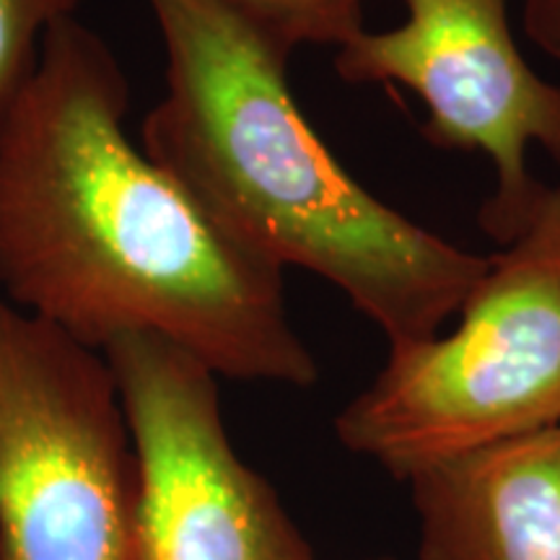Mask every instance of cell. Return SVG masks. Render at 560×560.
<instances>
[{
  "instance_id": "6da1fadb",
  "label": "cell",
  "mask_w": 560,
  "mask_h": 560,
  "mask_svg": "<svg viewBox=\"0 0 560 560\" xmlns=\"http://www.w3.org/2000/svg\"><path fill=\"white\" fill-rule=\"evenodd\" d=\"M128 112L109 42L55 24L0 132V296L96 350L153 335L215 376L314 387L283 270L132 143Z\"/></svg>"
},
{
  "instance_id": "7a4b0ae2",
  "label": "cell",
  "mask_w": 560,
  "mask_h": 560,
  "mask_svg": "<svg viewBox=\"0 0 560 560\" xmlns=\"http://www.w3.org/2000/svg\"><path fill=\"white\" fill-rule=\"evenodd\" d=\"M164 94L140 145L244 247L346 293L389 348L459 314L490 255L371 195L335 159L289 81L293 47L226 0H149Z\"/></svg>"
},
{
  "instance_id": "3957f363",
  "label": "cell",
  "mask_w": 560,
  "mask_h": 560,
  "mask_svg": "<svg viewBox=\"0 0 560 560\" xmlns=\"http://www.w3.org/2000/svg\"><path fill=\"white\" fill-rule=\"evenodd\" d=\"M560 423V185L490 255L450 335L389 348L335 418L348 452L408 480L431 462Z\"/></svg>"
},
{
  "instance_id": "277c9868",
  "label": "cell",
  "mask_w": 560,
  "mask_h": 560,
  "mask_svg": "<svg viewBox=\"0 0 560 560\" xmlns=\"http://www.w3.org/2000/svg\"><path fill=\"white\" fill-rule=\"evenodd\" d=\"M138 454L104 350L0 296V560H136Z\"/></svg>"
},
{
  "instance_id": "5b68a950",
  "label": "cell",
  "mask_w": 560,
  "mask_h": 560,
  "mask_svg": "<svg viewBox=\"0 0 560 560\" xmlns=\"http://www.w3.org/2000/svg\"><path fill=\"white\" fill-rule=\"evenodd\" d=\"M405 21L335 50L348 83H397L425 104L423 136L439 149L478 151L495 187L480 229L506 247L527 229L545 182L529 172L537 145L560 166V83L545 81L511 32L509 0H402Z\"/></svg>"
},
{
  "instance_id": "8992f818",
  "label": "cell",
  "mask_w": 560,
  "mask_h": 560,
  "mask_svg": "<svg viewBox=\"0 0 560 560\" xmlns=\"http://www.w3.org/2000/svg\"><path fill=\"white\" fill-rule=\"evenodd\" d=\"M104 355L138 454L136 560H317L231 444L213 371L153 335H125Z\"/></svg>"
},
{
  "instance_id": "52a82bcc",
  "label": "cell",
  "mask_w": 560,
  "mask_h": 560,
  "mask_svg": "<svg viewBox=\"0 0 560 560\" xmlns=\"http://www.w3.org/2000/svg\"><path fill=\"white\" fill-rule=\"evenodd\" d=\"M420 560H560V423L408 475Z\"/></svg>"
},
{
  "instance_id": "ba28073f",
  "label": "cell",
  "mask_w": 560,
  "mask_h": 560,
  "mask_svg": "<svg viewBox=\"0 0 560 560\" xmlns=\"http://www.w3.org/2000/svg\"><path fill=\"white\" fill-rule=\"evenodd\" d=\"M83 0H0V132L39 68L47 32L79 16Z\"/></svg>"
},
{
  "instance_id": "9c48e42d",
  "label": "cell",
  "mask_w": 560,
  "mask_h": 560,
  "mask_svg": "<svg viewBox=\"0 0 560 560\" xmlns=\"http://www.w3.org/2000/svg\"><path fill=\"white\" fill-rule=\"evenodd\" d=\"M247 13L257 24L291 45L338 47L366 30L363 5L366 0H226Z\"/></svg>"
},
{
  "instance_id": "30bf717a",
  "label": "cell",
  "mask_w": 560,
  "mask_h": 560,
  "mask_svg": "<svg viewBox=\"0 0 560 560\" xmlns=\"http://www.w3.org/2000/svg\"><path fill=\"white\" fill-rule=\"evenodd\" d=\"M522 24L537 50L560 60V0H524Z\"/></svg>"
},
{
  "instance_id": "8fae6325",
  "label": "cell",
  "mask_w": 560,
  "mask_h": 560,
  "mask_svg": "<svg viewBox=\"0 0 560 560\" xmlns=\"http://www.w3.org/2000/svg\"><path fill=\"white\" fill-rule=\"evenodd\" d=\"M361 560H395V558H389V556H376V558H361Z\"/></svg>"
}]
</instances>
